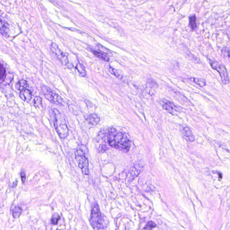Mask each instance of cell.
<instances>
[{
	"mask_svg": "<svg viewBox=\"0 0 230 230\" xmlns=\"http://www.w3.org/2000/svg\"><path fill=\"white\" fill-rule=\"evenodd\" d=\"M107 140L110 146L124 152H127L131 146V142L127 135L117 132L114 129H109Z\"/></svg>",
	"mask_w": 230,
	"mask_h": 230,
	"instance_id": "obj_1",
	"label": "cell"
},
{
	"mask_svg": "<svg viewBox=\"0 0 230 230\" xmlns=\"http://www.w3.org/2000/svg\"><path fill=\"white\" fill-rule=\"evenodd\" d=\"M90 223L93 228L96 230L105 229L109 225L108 219L101 213L97 204H95L92 209Z\"/></svg>",
	"mask_w": 230,
	"mask_h": 230,
	"instance_id": "obj_2",
	"label": "cell"
},
{
	"mask_svg": "<svg viewBox=\"0 0 230 230\" xmlns=\"http://www.w3.org/2000/svg\"><path fill=\"white\" fill-rule=\"evenodd\" d=\"M54 115V126L57 133L61 139H65L69 135V129L61 113L56 109L53 110Z\"/></svg>",
	"mask_w": 230,
	"mask_h": 230,
	"instance_id": "obj_3",
	"label": "cell"
},
{
	"mask_svg": "<svg viewBox=\"0 0 230 230\" xmlns=\"http://www.w3.org/2000/svg\"><path fill=\"white\" fill-rule=\"evenodd\" d=\"M210 64L212 69L219 72L222 83L224 85L228 84L230 82V78L225 66L223 64L217 61H211Z\"/></svg>",
	"mask_w": 230,
	"mask_h": 230,
	"instance_id": "obj_4",
	"label": "cell"
},
{
	"mask_svg": "<svg viewBox=\"0 0 230 230\" xmlns=\"http://www.w3.org/2000/svg\"><path fill=\"white\" fill-rule=\"evenodd\" d=\"M41 89L46 99L49 101L55 104L63 105L64 101L62 98L52 90L51 88L47 86H42Z\"/></svg>",
	"mask_w": 230,
	"mask_h": 230,
	"instance_id": "obj_5",
	"label": "cell"
},
{
	"mask_svg": "<svg viewBox=\"0 0 230 230\" xmlns=\"http://www.w3.org/2000/svg\"><path fill=\"white\" fill-rule=\"evenodd\" d=\"M75 157L78 164L79 168L81 169L82 172L85 175H88L89 161L86 157L85 152L82 150L78 149L75 153Z\"/></svg>",
	"mask_w": 230,
	"mask_h": 230,
	"instance_id": "obj_6",
	"label": "cell"
},
{
	"mask_svg": "<svg viewBox=\"0 0 230 230\" xmlns=\"http://www.w3.org/2000/svg\"><path fill=\"white\" fill-rule=\"evenodd\" d=\"M51 49L53 53L58 57L62 64L66 65L69 63L68 57L59 49V47L55 43H53L51 45Z\"/></svg>",
	"mask_w": 230,
	"mask_h": 230,
	"instance_id": "obj_7",
	"label": "cell"
},
{
	"mask_svg": "<svg viewBox=\"0 0 230 230\" xmlns=\"http://www.w3.org/2000/svg\"><path fill=\"white\" fill-rule=\"evenodd\" d=\"M162 106L164 109L170 114L173 113L174 111H176L177 107L174 104L168 100H164L163 102Z\"/></svg>",
	"mask_w": 230,
	"mask_h": 230,
	"instance_id": "obj_8",
	"label": "cell"
},
{
	"mask_svg": "<svg viewBox=\"0 0 230 230\" xmlns=\"http://www.w3.org/2000/svg\"><path fill=\"white\" fill-rule=\"evenodd\" d=\"M182 131L184 137L187 141L191 142H193L195 141V137L189 128L187 126L184 127L182 129Z\"/></svg>",
	"mask_w": 230,
	"mask_h": 230,
	"instance_id": "obj_9",
	"label": "cell"
},
{
	"mask_svg": "<svg viewBox=\"0 0 230 230\" xmlns=\"http://www.w3.org/2000/svg\"><path fill=\"white\" fill-rule=\"evenodd\" d=\"M19 96L22 100L25 102H29L30 101L32 97V94L31 91L29 89H24L21 90L20 92Z\"/></svg>",
	"mask_w": 230,
	"mask_h": 230,
	"instance_id": "obj_10",
	"label": "cell"
},
{
	"mask_svg": "<svg viewBox=\"0 0 230 230\" xmlns=\"http://www.w3.org/2000/svg\"><path fill=\"white\" fill-rule=\"evenodd\" d=\"M89 124L93 126H95L100 121V118L96 114H92L89 115L86 119Z\"/></svg>",
	"mask_w": 230,
	"mask_h": 230,
	"instance_id": "obj_11",
	"label": "cell"
},
{
	"mask_svg": "<svg viewBox=\"0 0 230 230\" xmlns=\"http://www.w3.org/2000/svg\"><path fill=\"white\" fill-rule=\"evenodd\" d=\"M94 54L98 58L104 60L105 62H109V58L106 54H105L104 53L101 52L97 51H94L93 52Z\"/></svg>",
	"mask_w": 230,
	"mask_h": 230,
	"instance_id": "obj_12",
	"label": "cell"
},
{
	"mask_svg": "<svg viewBox=\"0 0 230 230\" xmlns=\"http://www.w3.org/2000/svg\"><path fill=\"white\" fill-rule=\"evenodd\" d=\"M76 68L81 76H86V71L83 64L80 63H78L76 64Z\"/></svg>",
	"mask_w": 230,
	"mask_h": 230,
	"instance_id": "obj_13",
	"label": "cell"
},
{
	"mask_svg": "<svg viewBox=\"0 0 230 230\" xmlns=\"http://www.w3.org/2000/svg\"><path fill=\"white\" fill-rule=\"evenodd\" d=\"M22 209L19 206H16L14 209L12 215L14 219H18L22 214Z\"/></svg>",
	"mask_w": 230,
	"mask_h": 230,
	"instance_id": "obj_14",
	"label": "cell"
},
{
	"mask_svg": "<svg viewBox=\"0 0 230 230\" xmlns=\"http://www.w3.org/2000/svg\"><path fill=\"white\" fill-rule=\"evenodd\" d=\"M109 71L111 74L113 75L114 76H116V78H118V79H121L123 78L122 74L121 73V72L114 68L110 67Z\"/></svg>",
	"mask_w": 230,
	"mask_h": 230,
	"instance_id": "obj_15",
	"label": "cell"
},
{
	"mask_svg": "<svg viewBox=\"0 0 230 230\" xmlns=\"http://www.w3.org/2000/svg\"><path fill=\"white\" fill-rule=\"evenodd\" d=\"M222 54L224 58L230 62V48L226 47L223 49Z\"/></svg>",
	"mask_w": 230,
	"mask_h": 230,
	"instance_id": "obj_16",
	"label": "cell"
},
{
	"mask_svg": "<svg viewBox=\"0 0 230 230\" xmlns=\"http://www.w3.org/2000/svg\"><path fill=\"white\" fill-rule=\"evenodd\" d=\"M1 33L3 36H7L8 34V31H9V27L7 23L3 22V24L2 23L1 24Z\"/></svg>",
	"mask_w": 230,
	"mask_h": 230,
	"instance_id": "obj_17",
	"label": "cell"
},
{
	"mask_svg": "<svg viewBox=\"0 0 230 230\" xmlns=\"http://www.w3.org/2000/svg\"><path fill=\"white\" fill-rule=\"evenodd\" d=\"M140 168L139 169V167L138 168L136 166L132 168L131 169L130 172H129L130 177L131 178L133 177V178H134V177H136L140 173Z\"/></svg>",
	"mask_w": 230,
	"mask_h": 230,
	"instance_id": "obj_18",
	"label": "cell"
},
{
	"mask_svg": "<svg viewBox=\"0 0 230 230\" xmlns=\"http://www.w3.org/2000/svg\"><path fill=\"white\" fill-rule=\"evenodd\" d=\"M196 18L195 15H193L189 18V26L191 29L195 30L196 27Z\"/></svg>",
	"mask_w": 230,
	"mask_h": 230,
	"instance_id": "obj_19",
	"label": "cell"
},
{
	"mask_svg": "<svg viewBox=\"0 0 230 230\" xmlns=\"http://www.w3.org/2000/svg\"><path fill=\"white\" fill-rule=\"evenodd\" d=\"M194 82L196 84H197L200 87H203L206 85V82L205 79L203 78H195L193 79Z\"/></svg>",
	"mask_w": 230,
	"mask_h": 230,
	"instance_id": "obj_20",
	"label": "cell"
},
{
	"mask_svg": "<svg viewBox=\"0 0 230 230\" xmlns=\"http://www.w3.org/2000/svg\"><path fill=\"white\" fill-rule=\"evenodd\" d=\"M17 88L19 90H24L26 89L28 87V84L27 82L24 80H22L19 82L17 85Z\"/></svg>",
	"mask_w": 230,
	"mask_h": 230,
	"instance_id": "obj_21",
	"label": "cell"
},
{
	"mask_svg": "<svg viewBox=\"0 0 230 230\" xmlns=\"http://www.w3.org/2000/svg\"><path fill=\"white\" fill-rule=\"evenodd\" d=\"M156 225L153 221H149L147 222L146 225L145 226L144 229H146V230H151L153 228L156 227Z\"/></svg>",
	"mask_w": 230,
	"mask_h": 230,
	"instance_id": "obj_22",
	"label": "cell"
},
{
	"mask_svg": "<svg viewBox=\"0 0 230 230\" xmlns=\"http://www.w3.org/2000/svg\"><path fill=\"white\" fill-rule=\"evenodd\" d=\"M42 98L41 97L38 96V97H36L35 98L34 105L36 108H39L40 106H41L42 104Z\"/></svg>",
	"mask_w": 230,
	"mask_h": 230,
	"instance_id": "obj_23",
	"label": "cell"
},
{
	"mask_svg": "<svg viewBox=\"0 0 230 230\" xmlns=\"http://www.w3.org/2000/svg\"><path fill=\"white\" fill-rule=\"evenodd\" d=\"M59 219H60V217H59V215L57 214H55L53 216V218H52V224L54 225L57 224L58 223Z\"/></svg>",
	"mask_w": 230,
	"mask_h": 230,
	"instance_id": "obj_24",
	"label": "cell"
},
{
	"mask_svg": "<svg viewBox=\"0 0 230 230\" xmlns=\"http://www.w3.org/2000/svg\"><path fill=\"white\" fill-rule=\"evenodd\" d=\"M0 70H1V81H2V80L4 81V78H5V76H6V69L2 64H1V66Z\"/></svg>",
	"mask_w": 230,
	"mask_h": 230,
	"instance_id": "obj_25",
	"label": "cell"
},
{
	"mask_svg": "<svg viewBox=\"0 0 230 230\" xmlns=\"http://www.w3.org/2000/svg\"><path fill=\"white\" fill-rule=\"evenodd\" d=\"M108 147L105 145L102 144L99 146L98 151H99V152L102 153V152H105L106 150H108Z\"/></svg>",
	"mask_w": 230,
	"mask_h": 230,
	"instance_id": "obj_26",
	"label": "cell"
},
{
	"mask_svg": "<svg viewBox=\"0 0 230 230\" xmlns=\"http://www.w3.org/2000/svg\"><path fill=\"white\" fill-rule=\"evenodd\" d=\"M76 109V106L73 105L71 104L69 106V110L73 114H76L77 113V110Z\"/></svg>",
	"mask_w": 230,
	"mask_h": 230,
	"instance_id": "obj_27",
	"label": "cell"
},
{
	"mask_svg": "<svg viewBox=\"0 0 230 230\" xmlns=\"http://www.w3.org/2000/svg\"><path fill=\"white\" fill-rule=\"evenodd\" d=\"M20 176H21V180L23 183H24L26 180V174H25V172L24 171H21V173H20Z\"/></svg>",
	"mask_w": 230,
	"mask_h": 230,
	"instance_id": "obj_28",
	"label": "cell"
},
{
	"mask_svg": "<svg viewBox=\"0 0 230 230\" xmlns=\"http://www.w3.org/2000/svg\"><path fill=\"white\" fill-rule=\"evenodd\" d=\"M17 181L16 180L15 181H14V182L13 183L11 187H12V188H14V187H16V186H17Z\"/></svg>",
	"mask_w": 230,
	"mask_h": 230,
	"instance_id": "obj_29",
	"label": "cell"
},
{
	"mask_svg": "<svg viewBox=\"0 0 230 230\" xmlns=\"http://www.w3.org/2000/svg\"><path fill=\"white\" fill-rule=\"evenodd\" d=\"M226 34H227V36L229 37V39H230V27L227 29Z\"/></svg>",
	"mask_w": 230,
	"mask_h": 230,
	"instance_id": "obj_30",
	"label": "cell"
}]
</instances>
